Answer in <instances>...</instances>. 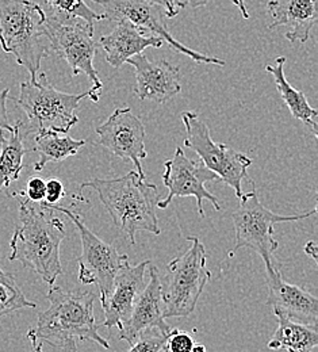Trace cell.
<instances>
[{"instance_id":"cell-34","label":"cell","mask_w":318,"mask_h":352,"mask_svg":"<svg viewBox=\"0 0 318 352\" xmlns=\"http://www.w3.org/2000/svg\"><path fill=\"white\" fill-rule=\"evenodd\" d=\"M231 1H233V4H234V6H237V8L240 10V12H241L242 18L248 19V18H249V12H248V10H247L245 1H244V0H231Z\"/></svg>"},{"instance_id":"cell-9","label":"cell","mask_w":318,"mask_h":352,"mask_svg":"<svg viewBox=\"0 0 318 352\" xmlns=\"http://www.w3.org/2000/svg\"><path fill=\"white\" fill-rule=\"evenodd\" d=\"M182 121L185 129L184 145L194 151L206 168L217 174L220 180L230 186L236 197L240 198L242 195V180L253 182L247 173L252 166V160L225 144L213 141L207 125L196 113L184 111Z\"/></svg>"},{"instance_id":"cell-30","label":"cell","mask_w":318,"mask_h":352,"mask_svg":"<svg viewBox=\"0 0 318 352\" xmlns=\"http://www.w3.org/2000/svg\"><path fill=\"white\" fill-rule=\"evenodd\" d=\"M8 92L10 89L5 88L0 92V137L3 135L4 131H11L12 125L8 120L7 114V99H8Z\"/></svg>"},{"instance_id":"cell-5","label":"cell","mask_w":318,"mask_h":352,"mask_svg":"<svg viewBox=\"0 0 318 352\" xmlns=\"http://www.w3.org/2000/svg\"><path fill=\"white\" fill-rule=\"evenodd\" d=\"M84 98H89V92L72 95L56 89L45 74L37 80L22 82L15 100L27 117V125H23L22 132L25 135L46 131L68 134L79 122L76 111Z\"/></svg>"},{"instance_id":"cell-27","label":"cell","mask_w":318,"mask_h":352,"mask_svg":"<svg viewBox=\"0 0 318 352\" xmlns=\"http://www.w3.org/2000/svg\"><path fill=\"white\" fill-rule=\"evenodd\" d=\"M46 182L44 177L32 176L26 183V188L19 192L11 194V197H23L33 204H41L45 199Z\"/></svg>"},{"instance_id":"cell-6","label":"cell","mask_w":318,"mask_h":352,"mask_svg":"<svg viewBox=\"0 0 318 352\" xmlns=\"http://www.w3.org/2000/svg\"><path fill=\"white\" fill-rule=\"evenodd\" d=\"M188 250L167 265L161 280L163 317H188L199 301V297L212 278L207 268V255L196 236H188Z\"/></svg>"},{"instance_id":"cell-22","label":"cell","mask_w":318,"mask_h":352,"mask_svg":"<svg viewBox=\"0 0 318 352\" xmlns=\"http://www.w3.org/2000/svg\"><path fill=\"white\" fill-rule=\"evenodd\" d=\"M23 137L22 121L15 122L11 131H4L0 137V191L8 190L23 170V157L27 152Z\"/></svg>"},{"instance_id":"cell-17","label":"cell","mask_w":318,"mask_h":352,"mask_svg":"<svg viewBox=\"0 0 318 352\" xmlns=\"http://www.w3.org/2000/svg\"><path fill=\"white\" fill-rule=\"evenodd\" d=\"M149 265V283L137 297L130 317L120 329V339L132 346L137 336L146 328L160 327L171 329L163 317V298H161V278L159 268L152 263Z\"/></svg>"},{"instance_id":"cell-28","label":"cell","mask_w":318,"mask_h":352,"mask_svg":"<svg viewBox=\"0 0 318 352\" xmlns=\"http://www.w3.org/2000/svg\"><path fill=\"white\" fill-rule=\"evenodd\" d=\"M195 342L191 335L177 329L168 339L166 351L170 352H191Z\"/></svg>"},{"instance_id":"cell-23","label":"cell","mask_w":318,"mask_h":352,"mask_svg":"<svg viewBox=\"0 0 318 352\" xmlns=\"http://www.w3.org/2000/svg\"><path fill=\"white\" fill-rule=\"evenodd\" d=\"M84 145V140H75L71 135H60L52 131L36 133L33 151L38 153V160L34 163V171L40 173L47 163H58L75 156Z\"/></svg>"},{"instance_id":"cell-7","label":"cell","mask_w":318,"mask_h":352,"mask_svg":"<svg viewBox=\"0 0 318 352\" xmlns=\"http://www.w3.org/2000/svg\"><path fill=\"white\" fill-rule=\"evenodd\" d=\"M237 209L231 213L234 226V247L227 252L229 258H233L240 248H249L255 251L263 259L266 268L282 267L280 262L273 256L279 247V243L273 237V226L280 222L305 220L316 214L317 209L313 208L309 212L295 216H279L269 210L259 201L255 184L253 190L242 194Z\"/></svg>"},{"instance_id":"cell-21","label":"cell","mask_w":318,"mask_h":352,"mask_svg":"<svg viewBox=\"0 0 318 352\" xmlns=\"http://www.w3.org/2000/svg\"><path fill=\"white\" fill-rule=\"evenodd\" d=\"M277 329L275 331L269 349L288 352H310L318 346L317 325L304 324L276 313Z\"/></svg>"},{"instance_id":"cell-13","label":"cell","mask_w":318,"mask_h":352,"mask_svg":"<svg viewBox=\"0 0 318 352\" xmlns=\"http://www.w3.org/2000/svg\"><path fill=\"white\" fill-rule=\"evenodd\" d=\"M98 144L113 155L130 160L141 179H146L141 160L148 156L145 149V125L130 107L117 109L102 125L96 128Z\"/></svg>"},{"instance_id":"cell-3","label":"cell","mask_w":318,"mask_h":352,"mask_svg":"<svg viewBox=\"0 0 318 352\" xmlns=\"http://www.w3.org/2000/svg\"><path fill=\"white\" fill-rule=\"evenodd\" d=\"M91 188L98 195L113 222L130 245L136 244L138 232L160 234L156 214L160 195L153 183L141 179L136 171L113 179L93 177L80 184L82 191Z\"/></svg>"},{"instance_id":"cell-8","label":"cell","mask_w":318,"mask_h":352,"mask_svg":"<svg viewBox=\"0 0 318 352\" xmlns=\"http://www.w3.org/2000/svg\"><path fill=\"white\" fill-rule=\"evenodd\" d=\"M45 28L49 52L65 60L73 76L83 74L89 78L91 82V88L87 91L89 98L98 103L103 83L93 67L98 49L93 41V25L83 19L58 22L46 18Z\"/></svg>"},{"instance_id":"cell-32","label":"cell","mask_w":318,"mask_h":352,"mask_svg":"<svg viewBox=\"0 0 318 352\" xmlns=\"http://www.w3.org/2000/svg\"><path fill=\"white\" fill-rule=\"evenodd\" d=\"M210 0H175V6L178 8H198V7H203L209 3Z\"/></svg>"},{"instance_id":"cell-33","label":"cell","mask_w":318,"mask_h":352,"mask_svg":"<svg viewBox=\"0 0 318 352\" xmlns=\"http://www.w3.org/2000/svg\"><path fill=\"white\" fill-rule=\"evenodd\" d=\"M305 252L308 254V256H310L316 263H317V247L315 244V241H309L305 245Z\"/></svg>"},{"instance_id":"cell-26","label":"cell","mask_w":318,"mask_h":352,"mask_svg":"<svg viewBox=\"0 0 318 352\" xmlns=\"http://www.w3.org/2000/svg\"><path fill=\"white\" fill-rule=\"evenodd\" d=\"M177 331V328L163 329L160 327H150L144 329L137 336L135 343L130 346L132 352H159L166 351L167 342L170 336Z\"/></svg>"},{"instance_id":"cell-25","label":"cell","mask_w":318,"mask_h":352,"mask_svg":"<svg viewBox=\"0 0 318 352\" xmlns=\"http://www.w3.org/2000/svg\"><path fill=\"white\" fill-rule=\"evenodd\" d=\"M22 309H37L18 286L12 274L0 268V317Z\"/></svg>"},{"instance_id":"cell-20","label":"cell","mask_w":318,"mask_h":352,"mask_svg":"<svg viewBox=\"0 0 318 352\" xmlns=\"http://www.w3.org/2000/svg\"><path fill=\"white\" fill-rule=\"evenodd\" d=\"M284 64H286V57H277L275 64H269L266 67V71L271 74L275 82L276 89L279 91L283 102L286 103L287 109L290 110L291 116L301 121L304 125L310 128L315 137H318L317 129V117L318 113L316 109H313L305 94L297 88L293 87L284 75Z\"/></svg>"},{"instance_id":"cell-14","label":"cell","mask_w":318,"mask_h":352,"mask_svg":"<svg viewBox=\"0 0 318 352\" xmlns=\"http://www.w3.org/2000/svg\"><path fill=\"white\" fill-rule=\"evenodd\" d=\"M126 63L135 68V94L138 99L166 103L182 91L179 68L167 60L150 61L145 54L138 53Z\"/></svg>"},{"instance_id":"cell-35","label":"cell","mask_w":318,"mask_h":352,"mask_svg":"<svg viewBox=\"0 0 318 352\" xmlns=\"http://www.w3.org/2000/svg\"><path fill=\"white\" fill-rule=\"evenodd\" d=\"M206 351V347L205 346H196V344H194V347H192V350L191 352H205Z\"/></svg>"},{"instance_id":"cell-18","label":"cell","mask_w":318,"mask_h":352,"mask_svg":"<svg viewBox=\"0 0 318 352\" xmlns=\"http://www.w3.org/2000/svg\"><path fill=\"white\" fill-rule=\"evenodd\" d=\"M267 8L273 16L270 29L287 28L286 38L293 44H305L309 40L317 23V0H270Z\"/></svg>"},{"instance_id":"cell-2","label":"cell","mask_w":318,"mask_h":352,"mask_svg":"<svg viewBox=\"0 0 318 352\" xmlns=\"http://www.w3.org/2000/svg\"><path fill=\"white\" fill-rule=\"evenodd\" d=\"M19 225L10 241L11 262H19L43 278L49 286L63 274L60 247L65 239L64 222L53 216V210L34 206L21 197Z\"/></svg>"},{"instance_id":"cell-24","label":"cell","mask_w":318,"mask_h":352,"mask_svg":"<svg viewBox=\"0 0 318 352\" xmlns=\"http://www.w3.org/2000/svg\"><path fill=\"white\" fill-rule=\"evenodd\" d=\"M44 6L46 18L53 21L68 22L83 19L91 25L103 21L102 14L95 12L84 0H44Z\"/></svg>"},{"instance_id":"cell-10","label":"cell","mask_w":318,"mask_h":352,"mask_svg":"<svg viewBox=\"0 0 318 352\" xmlns=\"http://www.w3.org/2000/svg\"><path fill=\"white\" fill-rule=\"evenodd\" d=\"M41 205V204H40ZM53 212L65 214L78 228L82 240V255L78 259L79 275L82 285H95L100 292V302L110 294L114 278L128 255L118 254L117 248L100 240L91 229L84 223L80 214L72 212L69 208L58 205H41Z\"/></svg>"},{"instance_id":"cell-11","label":"cell","mask_w":318,"mask_h":352,"mask_svg":"<svg viewBox=\"0 0 318 352\" xmlns=\"http://www.w3.org/2000/svg\"><path fill=\"white\" fill-rule=\"evenodd\" d=\"M96 4L103 7L102 19H109L113 22L126 21L136 26L139 32L148 36L161 38L164 43L171 46L174 52L188 56L191 60L199 64H214L225 65V61L217 57L206 56L195 52L181 44L168 32L166 23V14L161 7L149 0H93Z\"/></svg>"},{"instance_id":"cell-15","label":"cell","mask_w":318,"mask_h":352,"mask_svg":"<svg viewBox=\"0 0 318 352\" xmlns=\"http://www.w3.org/2000/svg\"><path fill=\"white\" fill-rule=\"evenodd\" d=\"M149 263V261H145L133 265L129 262V256L124 259L114 278L110 294L103 302H100L104 310L103 327H117L121 329L124 322L130 317L137 297L145 287L144 275Z\"/></svg>"},{"instance_id":"cell-16","label":"cell","mask_w":318,"mask_h":352,"mask_svg":"<svg viewBox=\"0 0 318 352\" xmlns=\"http://www.w3.org/2000/svg\"><path fill=\"white\" fill-rule=\"evenodd\" d=\"M280 268H266V280L269 285L267 305L273 307V314L280 313L294 321L317 325V297L299 286L284 282Z\"/></svg>"},{"instance_id":"cell-29","label":"cell","mask_w":318,"mask_h":352,"mask_svg":"<svg viewBox=\"0 0 318 352\" xmlns=\"http://www.w3.org/2000/svg\"><path fill=\"white\" fill-rule=\"evenodd\" d=\"M65 197V190L58 177H49L46 182L45 199L41 205H58V202Z\"/></svg>"},{"instance_id":"cell-1","label":"cell","mask_w":318,"mask_h":352,"mask_svg":"<svg viewBox=\"0 0 318 352\" xmlns=\"http://www.w3.org/2000/svg\"><path fill=\"white\" fill-rule=\"evenodd\" d=\"M46 298L49 308L38 313L36 327L27 332L34 351H43L46 344L64 351H76L79 342H92L110 350L109 342L98 332L93 292L53 285Z\"/></svg>"},{"instance_id":"cell-19","label":"cell","mask_w":318,"mask_h":352,"mask_svg":"<svg viewBox=\"0 0 318 352\" xmlns=\"http://www.w3.org/2000/svg\"><path fill=\"white\" fill-rule=\"evenodd\" d=\"M99 45L106 53V60L113 68H121L128 58L142 53L146 47H161V38L144 34L126 21L117 22L111 33L102 36Z\"/></svg>"},{"instance_id":"cell-12","label":"cell","mask_w":318,"mask_h":352,"mask_svg":"<svg viewBox=\"0 0 318 352\" xmlns=\"http://www.w3.org/2000/svg\"><path fill=\"white\" fill-rule=\"evenodd\" d=\"M216 180H220L217 174L206 168L202 162H194L187 157L182 148L178 146L174 156L164 163L163 183L168 190V195L164 199H159L157 208L167 209L178 197H194L201 217H205L203 201H209L217 212H221L220 199L205 186L207 182Z\"/></svg>"},{"instance_id":"cell-4","label":"cell","mask_w":318,"mask_h":352,"mask_svg":"<svg viewBox=\"0 0 318 352\" xmlns=\"http://www.w3.org/2000/svg\"><path fill=\"white\" fill-rule=\"evenodd\" d=\"M45 11L32 0H0V46L37 80L43 60L50 54Z\"/></svg>"},{"instance_id":"cell-31","label":"cell","mask_w":318,"mask_h":352,"mask_svg":"<svg viewBox=\"0 0 318 352\" xmlns=\"http://www.w3.org/2000/svg\"><path fill=\"white\" fill-rule=\"evenodd\" d=\"M163 8L166 18H175L179 14V8L175 6V0H149Z\"/></svg>"}]
</instances>
